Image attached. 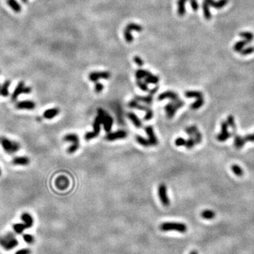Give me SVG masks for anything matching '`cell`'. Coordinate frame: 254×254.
Here are the masks:
<instances>
[{
	"label": "cell",
	"mask_w": 254,
	"mask_h": 254,
	"mask_svg": "<svg viewBox=\"0 0 254 254\" xmlns=\"http://www.w3.org/2000/svg\"><path fill=\"white\" fill-rule=\"evenodd\" d=\"M204 104V99L203 98H197V100L195 101L194 103H192L191 105V109H199V108L201 107V106L203 105Z\"/></svg>",
	"instance_id": "cell-34"
},
{
	"label": "cell",
	"mask_w": 254,
	"mask_h": 254,
	"mask_svg": "<svg viewBox=\"0 0 254 254\" xmlns=\"http://www.w3.org/2000/svg\"><path fill=\"white\" fill-rule=\"evenodd\" d=\"M13 229L16 233L18 234H21L24 232L25 229H27V227L23 223H16L13 225Z\"/></svg>",
	"instance_id": "cell-29"
},
{
	"label": "cell",
	"mask_w": 254,
	"mask_h": 254,
	"mask_svg": "<svg viewBox=\"0 0 254 254\" xmlns=\"http://www.w3.org/2000/svg\"><path fill=\"white\" fill-rule=\"evenodd\" d=\"M145 133H147V135L148 136V141L150 143L151 145H157L158 144V140H157V137L155 136V134L153 131V128L151 126H147L145 128Z\"/></svg>",
	"instance_id": "cell-11"
},
{
	"label": "cell",
	"mask_w": 254,
	"mask_h": 254,
	"mask_svg": "<svg viewBox=\"0 0 254 254\" xmlns=\"http://www.w3.org/2000/svg\"><path fill=\"white\" fill-rule=\"evenodd\" d=\"M157 99H158V100H160V101L165 99H170L171 100H175L179 99V96L176 92L171 91V90H167V91H165L162 92V93H161L160 95L158 96Z\"/></svg>",
	"instance_id": "cell-14"
},
{
	"label": "cell",
	"mask_w": 254,
	"mask_h": 254,
	"mask_svg": "<svg viewBox=\"0 0 254 254\" xmlns=\"http://www.w3.org/2000/svg\"><path fill=\"white\" fill-rule=\"evenodd\" d=\"M145 82L146 83H152V84H157V83L159 82V77H157V76H154V75L151 74L150 75V76H147V77L145 78Z\"/></svg>",
	"instance_id": "cell-37"
},
{
	"label": "cell",
	"mask_w": 254,
	"mask_h": 254,
	"mask_svg": "<svg viewBox=\"0 0 254 254\" xmlns=\"http://www.w3.org/2000/svg\"><path fill=\"white\" fill-rule=\"evenodd\" d=\"M158 90V88L155 87L154 88H153V89H151L150 90H149V94H150V95H154L155 92H157V90Z\"/></svg>",
	"instance_id": "cell-58"
},
{
	"label": "cell",
	"mask_w": 254,
	"mask_h": 254,
	"mask_svg": "<svg viewBox=\"0 0 254 254\" xmlns=\"http://www.w3.org/2000/svg\"><path fill=\"white\" fill-rule=\"evenodd\" d=\"M0 145H1L4 152L7 154H14L21 148V145L19 142L8 139L7 137H0Z\"/></svg>",
	"instance_id": "cell-1"
},
{
	"label": "cell",
	"mask_w": 254,
	"mask_h": 254,
	"mask_svg": "<svg viewBox=\"0 0 254 254\" xmlns=\"http://www.w3.org/2000/svg\"><path fill=\"white\" fill-rule=\"evenodd\" d=\"M36 104L32 100H21L19 101L16 104V107L18 109H26L33 110L35 108Z\"/></svg>",
	"instance_id": "cell-9"
},
{
	"label": "cell",
	"mask_w": 254,
	"mask_h": 254,
	"mask_svg": "<svg viewBox=\"0 0 254 254\" xmlns=\"http://www.w3.org/2000/svg\"><path fill=\"white\" fill-rule=\"evenodd\" d=\"M102 124V118H101V117H100L99 115H98L97 117H95V120H94L93 130H94V131H95V132L98 133V134H99V133L100 131V125H101Z\"/></svg>",
	"instance_id": "cell-28"
},
{
	"label": "cell",
	"mask_w": 254,
	"mask_h": 254,
	"mask_svg": "<svg viewBox=\"0 0 254 254\" xmlns=\"http://www.w3.org/2000/svg\"><path fill=\"white\" fill-rule=\"evenodd\" d=\"M234 136V145H235L236 148L240 149L241 148V147H243L246 143L245 140H244V138L241 137L238 134H235Z\"/></svg>",
	"instance_id": "cell-24"
},
{
	"label": "cell",
	"mask_w": 254,
	"mask_h": 254,
	"mask_svg": "<svg viewBox=\"0 0 254 254\" xmlns=\"http://www.w3.org/2000/svg\"><path fill=\"white\" fill-rule=\"evenodd\" d=\"M111 77V74L109 72H92L88 75V78L90 81L97 82L100 78L102 79H109Z\"/></svg>",
	"instance_id": "cell-7"
},
{
	"label": "cell",
	"mask_w": 254,
	"mask_h": 254,
	"mask_svg": "<svg viewBox=\"0 0 254 254\" xmlns=\"http://www.w3.org/2000/svg\"><path fill=\"white\" fill-rule=\"evenodd\" d=\"M31 91H32V89L31 87L25 86V83L23 81H20L18 83L15 90H13L12 95H11V100L12 101H16L21 94H29L31 93Z\"/></svg>",
	"instance_id": "cell-6"
},
{
	"label": "cell",
	"mask_w": 254,
	"mask_h": 254,
	"mask_svg": "<svg viewBox=\"0 0 254 254\" xmlns=\"http://www.w3.org/2000/svg\"><path fill=\"white\" fill-rule=\"evenodd\" d=\"M79 145H80V143H72V145H71L70 147H69V148L67 149V150H66V151H67V153H69V154H72V153H74L78 149V147H79Z\"/></svg>",
	"instance_id": "cell-44"
},
{
	"label": "cell",
	"mask_w": 254,
	"mask_h": 254,
	"mask_svg": "<svg viewBox=\"0 0 254 254\" xmlns=\"http://www.w3.org/2000/svg\"><path fill=\"white\" fill-rule=\"evenodd\" d=\"M232 136L231 133H229V131L227 132H221L218 135L217 139L220 142H224V141H227V139H229L230 137Z\"/></svg>",
	"instance_id": "cell-36"
},
{
	"label": "cell",
	"mask_w": 254,
	"mask_h": 254,
	"mask_svg": "<svg viewBox=\"0 0 254 254\" xmlns=\"http://www.w3.org/2000/svg\"><path fill=\"white\" fill-rule=\"evenodd\" d=\"M245 141H249V142H254V134H249L247 135L244 138Z\"/></svg>",
	"instance_id": "cell-57"
},
{
	"label": "cell",
	"mask_w": 254,
	"mask_h": 254,
	"mask_svg": "<svg viewBox=\"0 0 254 254\" xmlns=\"http://www.w3.org/2000/svg\"><path fill=\"white\" fill-rule=\"evenodd\" d=\"M191 7L192 9L194 11H197L199 8V5H198V1L197 0H189Z\"/></svg>",
	"instance_id": "cell-51"
},
{
	"label": "cell",
	"mask_w": 254,
	"mask_h": 254,
	"mask_svg": "<svg viewBox=\"0 0 254 254\" xmlns=\"http://www.w3.org/2000/svg\"><path fill=\"white\" fill-rule=\"evenodd\" d=\"M136 84L139 86V88H141L143 91H148V87H147V83L145 82L141 81V80H136Z\"/></svg>",
	"instance_id": "cell-43"
},
{
	"label": "cell",
	"mask_w": 254,
	"mask_h": 254,
	"mask_svg": "<svg viewBox=\"0 0 254 254\" xmlns=\"http://www.w3.org/2000/svg\"><path fill=\"white\" fill-rule=\"evenodd\" d=\"M185 97L188 98H203L201 92L194 91V90H188L185 92Z\"/></svg>",
	"instance_id": "cell-27"
},
{
	"label": "cell",
	"mask_w": 254,
	"mask_h": 254,
	"mask_svg": "<svg viewBox=\"0 0 254 254\" xmlns=\"http://www.w3.org/2000/svg\"><path fill=\"white\" fill-rule=\"evenodd\" d=\"M18 245H19V241L13 233L9 232L0 237V246L4 250L10 251L16 247Z\"/></svg>",
	"instance_id": "cell-2"
},
{
	"label": "cell",
	"mask_w": 254,
	"mask_h": 254,
	"mask_svg": "<svg viewBox=\"0 0 254 254\" xmlns=\"http://www.w3.org/2000/svg\"><path fill=\"white\" fill-rule=\"evenodd\" d=\"M126 28L131 31H136V32H141V31H143V27L141 26V25L136 24V23H129V24H128Z\"/></svg>",
	"instance_id": "cell-35"
},
{
	"label": "cell",
	"mask_w": 254,
	"mask_h": 254,
	"mask_svg": "<svg viewBox=\"0 0 254 254\" xmlns=\"http://www.w3.org/2000/svg\"><path fill=\"white\" fill-rule=\"evenodd\" d=\"M200 216L206 220H211L215 218V213L211 210H205L200 213Z\"/></svg>",
	"instance_id": "cell-30"
},
{
	"label": "cell",
	"mask_w": 254,
	"mask_h": 254,
	"mask_svg": "<svg viewBox=\"0 0 254 254\" xmlns=\"http://www.w3.org/2000/svg\"><path fill=\"white\" fill-rule=\"evenodd\" d=\"M184 105V100H180V98L175 100H172L170 102H169L165 107V110L166 112L167 118L168 119H172L175 114H176L177 110L180 108L182 107Z\"/></svg>",
	"instance_id": "cell-4"
},
{
	"label": "cell",
	"mask_w": 254,
	"mask_h": 254,
	"mask_svg": "<svg viewBox=\"0 0 254 254\" xmlns=\"http://www.w3.org/2000/svg\"><path fill=\"white\" fill-rule=\"evenodd\" d=\"M128 106H129L130 108H132V109H136L139 110H141V111H145V112H148L149 110L151 109L150 108L147 107V106L140 105L139 102L135 99L131 100V101L129 102V104H128Z\"/></svg>",
	"instance_id": "cell-17"
},
{
	"label": "cell",
	"mask_w": 254,
	"mask_h": 254,
	"mask_svg": "<svg viewBox=\"0 0 254 254\" xmlns=\"http://www.w3.org/2000/svg\"><path fill=\"white\" fill-rule=\"evenodd\" d=\"M158 194L160 201L164 206H168L170 203L167 194V186L165 184H160L158 187Z\"/></svg>",
	"instance_id": "cell-8"
},
{
	"label": "cell",
	"mask_w": 254,
	"mask_h": 254,
	"mask_svg": "<svg viewBox=\"0 0 254 254\" xmlns=\"http://www.w3.org/2000/svg\"><path fill=\"white\" fill-rule=\"evenodd\" d=\"M195 145H196V142H195L194 137H189L188 140H186V143H185L184 146L187 149H192Z\"/></svg>",
	"instance_id": "cell-42"
},
{
	"label": "cell",
	"mask_w": 254,
	"mask_h": 254,
	"mask_svg": "<svg viewBox=\"0 0 254 254\" xmlns=\"http://www.w3.org/2000/svg\"><path fill=\"white\" fill-rule=\"evenodd\" d=\"M21 1H22L23 3L26 4L28 2V0H21Z\"/></svg>",
	"instance_id": "cell-60"
},
{
	"label": "cell",
	"mask_w": 254,
	"mask_h": 254,
	"mask_svg": "<svg viewBox=\"0 0 254 254\" xmlns=\"http://www.w3.org/2000/svg\"><path fill=\"white\" fill-rule=\"evenodd\" d=\"M124 35L125 40L127 42L131 43L133 42V37L132 34H131V31L129 30V29H127V28H126L124 31Z\"/></svg>",
	"instance_id": "cell-40"
},
{
	"label": "cell",
	"mask_w": 254,
	"mask_h": 254,
	"mask_svg": "<svg viewBox=\"0 0 254 254\" xmlns=\"http://www.w3.org/2000/svg\"><path fill=\"white\" fill-rule=\"evenodd\" d=\"M159 229L163 232L177 231L180 233H185L187 231V226L181 222H167L161 224Z\"/></svg>",
	"instance_id": "cell-3"
},
{
	"label": "cell",
	"mask_w": 254,
	"mask_h": 254,
	"mask_svg": "<svg viewBox=\"0 0 254 254\" xmlns=\"http://www.w3.org/2000/svg\"><path fill=\"white\" fill-rule=\"evenodd\" d=\"M7 3L15 13H20L22 10L21 4L18 2L17 0H7Z\"/></svg>",
	"instance_id": "cell-20"
},
{
	"label": "cell",
	"mask_w": 254,
	"mask_h": 254,
	"mask_svg": "<svg viewBox=\"0 0 254 254\" xmlns=\"http://www.w3.org/2000/svg\"><path fill=\"white\" fill-rule=\"evenodd\" d=\"M97 112L98 115H99L102 118V124L104 126V129H105V131L109 132L110 130L112 129V124H113V119H112V117L102 108H98Z\"/></svg>",
	"instance_id": "cell-5"
},
{
	"label": "cell",
	"mask_w": 254,
	"mask_h": 254,
	"mask_svg": "<svg viewBox=\"0 0 254 254\" xmlns=\"http://www.w3.org/2000/svg\"><path fill=\"white\" fill-rule=\"evenodd\" d=\"M127 136V132L124 130H118L113 133H107L105 136V139L109 141H113L115 140L125 139Z\"/></svg>",
	"instance_id": "cell-10"
},
{
	"label": "cell",
	"mask_w": 254,
	"mask_h": 254,
	"mask_svg": "<svg viewBox=\"0 0 254 254\" xmlns=\"http://www.w3.org/2000/svg\"><path fill=\"white\" fill-rule=\"evenodd\" d=\"M69 180L64 176H60L56 180L55 182V184L59 189L60 190H64L69 186Z\"/></svg>",
	"instance_id": "cell-13"
},
{
	"label": "cell",
	"mask_w": 254,
	"mask_h": 254,
	"mask_svg": "<svg viewBox=\"0 0 254 254\" xmlns=\"http://www.w3.org/2000/svg\"><path fill=\"white\" fill-rule=\"evenodd\" d=\"M209 6L215 8L217 9H220L223 8L228 3V0H220L218 1H215L214 0H205Z\"/></svg>",
	"instance_id": "cell-18"
},
{
	"label": "cell",
	"mask_w": 254,
	"mask_h": 254,
	"mask_svg": "<svg viewBox=\"0 0 254 254\" xmlns=\"http://www.w3.org/2000/svg\"><path fill=\"white\" fill-rule=\"evenodd\" d=\"M198 131H198V129L196 127V126H191V127H188L185 129V132L189 136V137L194 136L195 133L198 132Z\"/></svg>",
	"instance_id": "cell-39"
},
{
	"label": "cell",
	"mask_w": 254,
	"mask_h": 254,
	"mask_svg": "<svg viewBox=\"0 0 254 254\" xmlns=\"http://www.w3.org/2000/svg\"><path fill=\"white\" fill-rule=\"evenodd\" d=\"M59 114H60V109L58 107H54L45 110L43 113V117L47 119H52L57 117Z\"/></svg>",
	"instance_id": "cell-16"
},
{
	"label": "cell",
	"mask_w": 254,
	"mask_h": 254,
	"mask_svg": "<svg viewBox=\"0 0 254 254\" xmlns=\"http://www.w3.org/2000/svg\"><path fill=\"white\" fill-rule=\"evenodd\" d=\"M227 122L228 125L230 126V127H231L232 129H233V130L236 129V125H235V122H234V119L233 116H232V115L229 116V117H227Z\"/></svg>",
	"instance_id": "cell-48"
},
{
	"label": "cell",
	"mask_w": 254,
	"mask_h": 254,
	"mask_svg": "<svg viewBox=\"0 0 254 254\" xmlns=\"http://www.w3.org/2000/svg\"><path fill=\"white\" fill-rule=\"evenodd\" d=\"M228 125L227 122L222 121L221 124V132H227L228 131Z\"/></svg>",
	"instance_id": "cell-56"
},
{
	"label": "cell",
	"mask_w": 254,
	"mask_h": 254,
	"mask_svg": "<svg viewBox=\"0 0 254 254\" xmlns=\"http://www.w3.org/2000/svg\"><path fill=\"white\" fill-rule=\"evenodd\" d=\"M127 117L129 119L131 120L133 124L135 126L136 128H141L142 127V122L139 119V118L137 117L136 115H135L133 112H129L127 114Z\"/></svg>",
	"instance_id": "cell-19"
},
{
	"label": "cell",
	"mask_w": 254,
	"mask_h": 254,
	"mask_svg": "<svg viewBox=\"0 0 254 254\" xmlns=\"http://www.w3.org/2000/svg\"><path fill=\"white\" fill-rule=\"evenodd\" d=\"M203 11L204 16L206 18V20H210L212 15L210 11V6L205 0L203 1Z\"/></svg>",
	"instance_id": "cell-25"
},
{
	"label": "cell",
	"mask_w": 254,
	"mask_h": 254,
	"mask_svg": "<svg viewBox=\"0 0 254 254\" xmlns=\"http://www.w3.org/2000/svg\"><path fill=\"white\" fill-rule=\"evenodd\" d=\"M193 137H194V139L195 140L196 144H199V143H200V142L202 141V135L199 131H198V132L195 133Z\"/></svg>",
	"instance_id": "cell-49"
},
{
	"label": "cell",
	"mask_w": 254,
	"mask_h": 254,
	"mask_svg": "<svg viewBox=\"0 0 254 254\" xmlns=\"http://www.w3.org/2000/svg\"><path fill=\"white\" fill-rule=\"evenodd\" d=\"M63 140L65 142H69L72 143H78L79 142V137L76 133H68L65 135Z\"/></svg>",
	"instance_id": "cell-22"
},
{
	"label": "cell",
	"mask_w": 254,
	"mask_h": 254,
	"mask_svg": "<svg viewBox=\"0 0 254 254\" xmlns=\"http://www.w3.org/2000/svg\"><path fill=\"white\" fill-rule=\"evenodd\" d=\"M21 219L23 221V224L26 226L27 229L32 227L33 223H34V220H33V217L30 214L28 213V212H23V213L21 215Z\"/></svg>",
	"instance_id": "cell-15"
},
{
	"label": "cell",
	"mask_w": 254,
	"mask_h": 254,
	"mask_svg": "<svg viewBox=\"0 0 254 254\" xmlns=\"http://www.w3.org/2000/svg\"><path fill=\"white\" fill-rule=\"evenodd\" d=\"M98 136V133H97L95 131H90V132H88L86 133V134L84 136V139L86 140V141H89L90 139H94V138L97 137Z\"/></svg>",
	"instance_id": "cell-47"
},
{
	"label": "cell",
	"mask_w": 254,
	"mask_h": 254,
	"mask_svg": "<svg viewBox=\"0 0 254 254\" xmlns=\"http://www.w3.org/2000/svg\"><path fill=\"white\" fill-rule=\"evenodd\" d=\"M31 251L29 249H27V248H25V249H22L19 250V251H17L16 252L15 254H31Z\"/></svg>",
	"instance_id": "cell-55"
},
{
	"label": "cell",
	"mask_w": 254,
	"mask_h": 254,
	"mask_svg": "<svg viewBox=\"0 0 254 254\" xmlns=\"http://www.w3.org/2000/svg\"><path fill=\"white\" fill-rule=\"evenodd\" d=\"M30 158L25 156H18L13 157L12 164L17 166H27L30 164Z\"/></svg>",
	"instance_id": "cell-12"
},
{
	"label": "cell",
	"mask_w": 254,
	"mask_h": 254,
	"mask_svg": "<svg viewBox=\"0 0 254 254\" xmlns=\"http://www.w3.org/2000/svg\"><path fill=\"white\" fill-rule=\"evenodd\" d=\"M0 88H1V86H0Z\"/></svg>",
	"instance_id": "cell-62"
},
{
	"label": "cell",
	"mask_w": 254,
	"mask_h": 254,
	"mask_svg": "<svg viewBox=\"0 0 254 254\" xmlns=\"http://www.w3.org/2000/svg\"><path fill=\"white\" fill-rule=\"evenodd\" d=\"M136 139L137 142L139 143L140 145H143V146L147 147L151 145L150 143V141H148V139H145V138L141 136L137 135L136 136Z\"/></svg>",
	"instance_id": "cell-33"
},
{
	"label": "cell",
	"mask_w": 254,
	"mask_h": 254,
	"mask_svg": "<svg viewBox=\"0 0 254 254\" xmlns=\"http://www.w3.org/2000/svg\"><path fill=\"white\" fill-rule=\"evenodd\" d=\"M247 44H249V42H248L247 40L239 41V42H236L235 45H234V50L235 52H240L243 50L244 47H245V45H247Z\"/></svg>",
	"instance_id": "cell-32"
},
{
	"label": "cell",
	"mask_w": 254,
	"mask_h": 254,
	"mask_svg": "<svg viewBox=\"0 0 254 254\" xmlns=\"http://www.w3.org/2000/svg\"><path fill=\"white\" fill-rule=\"evenodd\" d=\"M104 86L103 85H102L101 83L99 82H95V92H97V93H100V92H102V90H103Z\"/></svg>",
	"instance_id": "cell-50"
},
{
	"label": "cell",
	"mask_w": 254,
	"mask_h": 254,
	"mask_svg": "<svg viewBox=\"0 0 254 254\" xmlns=\"http://www.w3.org/2000/svg\"><path fill=\"white\" fill-rule=\"evenodd\" d=\"M151 74H151L150 72H148V71L143 70V69H139L136 71V77L137 80H141L143 79V78L147 77V76Z\"/></svg>",
	"instance_id": "cell-26"
},
{
	"label": "cell",
	"mask_w": 254,
	"mask_h": 254,
	"mask_svg": "<svg viewBox=\"0 0 254 254\" xmlns=\"http://www.w3.org/2000/svg\"><path fill=\"white\" fill-rule=\"evenodd\" d=\"M23 240H24L27 244H31L35 241V238L33 235H31V234H25L23 236Z\"/></svg>",
	"instance_id": "cell-45"
},
{
	"label": "cell",
	"mask_w": 254,
	"mask_h": 254,
	"mask_svg": "<svg viewBox=\"0 0 254 254\" xmlns=\"http://www.w3.org/2000/svg\"><path fill=\"white\" fill-rule=\"evenodd\" d=\"M185 143H186V140L181 137L177 139L176 141H175V145H176L177 146H182V145H185Z\"/></svg>",
	"instance_id": "cell-52"
},
{
	"label": "cell",
	"mask_w": 254,
	"mask_h": 254,
	"mask_svg": "<svg viewBox=\"0 0 254 254\" xmlns=\"http://www.w3.org/2000/svg\"><path fill=\"white\" fill-rule=\"evenodd\" d=\"M134 99L137 100L138 102H143L147 105H150L153 103V95L149 94L148 95L146 96H141V95H136Z\"/></svg>",
	"instance_id": "cell-21"
},
{
	"label": "cell",
	"mask_w": 254,
	"mask_h": 254,
	"mask_svg": "<svg viewBox=\"0 0 254 254\" xmlns=\"http://www.w3.org/2000/svg\"><path fill=\"white\" fill-rule=\"evenodd\" d=\"M239 35L240 37L245 38L246 40H247L249 43L251 42L254 38L253 34L251 32H241L240 33Z\"/></svg>",
	"instance_id": "cell-38"
},
{
	"label": "cell",
	"mask_w": 254,
	"mask_h": 254,
	"mask_svg": "<svg viewBox=\"0 0 254 254\" xmlns=\"http://www.w3.org/2000/svg\"><path fill=\"white\" fill-rule=\"evenodd\" d=\"M153 117V112L152 109L149 110L148 112H145V115L144 117V120H145V121H149V120H150Z\"/></svg>",
	"instance_id": "cell-54"
},
{
	"label": "cell",
	"mask_w": 254,
	"mask_h": 254,
	"mask_svg": "<svg viewBox=\"0 0 254 254\" xmlns=\"http://www.w3.org/2000/svg\"><path fill=\"white\" fill-rule=\"evenodd\" d=\"M189 254H198L196 251H192Z\"/></svg>",
	"instance_id": "cell-59"
},
{
	"label": "cell",
	"mask_w": 254,
	"mask_h": 254,
	"mask_svg": "<svg viewBox=\"0 0 254 254\" xmlns=\"http://www.w3.org/2000/svg\"><path fill=\"white\" fill-rule=\"evenodd\" d=\"M232 170L234 174H235L238 177H241L244 174V171L242 170V169L240 167L239 165H233L232 166Z\"/></svg>",
	"instance_id": "cell-41"
},
{
	"label": "cell",
	"mask_w": 254,
	"mask_h": 254,
	"mask_svg": "<svg viewBox=\"0 0 254 254\" xmlns=\"http://www.w3.org/2000/svg\"><path fill=\"white\" fill-rule=\"evenodd\" d=\"M188 0H178V13L179 15L182 16L186 13L185 9V3Z\"/></svg>",
	"instance_id": "cell-31"
},
{
	"label": "cell",
	"mask_w": 254,
	"mask_h": 254,
	"mask_svg": "<svg viewBox=\"0 0 254 254\" xmlns=\"http://www.w3.org/2000/svg\"><path fill=\"white\" fill-rule=\"evenodd\" d=\"M1 168H0V177H1Z\"/></svg>",
	"instance_id": "cell-61"
},
{
	"label": "cell",
	"mask_w": 254,
	"mask_h": 254,
	"mask_svg": "<svg viewBox=\"0 0 254 254\" xmlns=\"http://www.w3.org/2000/svg\"><path fill=\"white\" fill-rule=\"evenodd\" d=\"M11 85V81L10 80H7L1 86L0 88V95L3 97H7L9 95V88Z\"/></svg>",
	"instance_id": "cell-23"
},
{
	"label": "cell",
	"mask_w": 254,
	"mask_h": 254,
	"mask_svg": "<svg viewBox=\"0 0 254 254\" xmlns=\"http://www.w3.org/2000/svg\"><path fill=\"white\" fill-rule=\"evenodd\" d=\"M133 61H134L136 64L139 66H142L144 64V62H143V60L139 56H135L134 57H133Z\"/></svg>",
	"instance_id": "cell-53"
},
{
	"label": "cell",
	"mask_w": 254,
	"mask_h": 254,
	"mask_svg": "<svg viewBox=\"0 0 254 254\" xmlns=\"http://www.w3.org/2000/svg\"><path fill=\"white\" fill-rule=\"evenodd\" d=\"M253 52H254V47H249V48L246 49H243V50H242L239 53L241 55L245 56V55L251 54Z\"/></svg>",
	"instance_id": "cell-46"
}]
</instances>
